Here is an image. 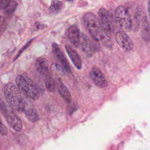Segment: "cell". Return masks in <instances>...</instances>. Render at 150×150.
<instances>
[{
    "instance_id": "603a6c76",
    "label": "cell",
    "mask_w": 150,
    "mask_h": 150,
    "mask_svg": "<svg viewBox=\"0 0 150 150\" xmlns=\"http://www.w3.org/2000/svg\"><path fill=\"white\" fill-rule=\"evenodd\" d=\"M32 40H32H30V41H29V42H28V43H26V45H25V46H23V47L22 48V49H21V50L19 51V52L18 53V55L16 56V57H15V59H14V60H16V59H17V58H18V57L19 56V55H20V54H21L22 53V52H23V50H25L26 48H27V47H28V46L30 45V43H31Z\"/></svg>"
},
{
    "instance_id": "3957f363",
    "label": "cell",
    "mask_w": 150,
    "mask_h": 150,
    "mask_svg": "<svg viewBox=\"0 0 150 150\" xmlns=\"http://www.w3.org/2000/svg\"><path fill=\"white\" fill-rule=\"evenodd\" d=\"M83 21L86 28L95 40L100 41L104 38V32L100 21L94 14L91 12L85 13Z\"/></svg>"
},
{
    "instance_id": "d4e9b609",
    "label": "cell",
    "mask_w": 150,
    "mask_h": 150,
    "mask_svg": "<svg viewBox=\"0 0 150 150\" xmlns=\"http://www.w3.org/2000/svg\"><path fill=\"white\" fill-rule=\"evenodd\" d=\"M67 1H73V0H67Z\"/></svg>"
},
{
    "instance_id": "cb8c5ba5",
    "label": "cell",
    "mask_w": 150,
    "mask_h": 150,
    "mask_svg": "<svg viewBox=\"0 0 150 150\" xmlns=\"http://www.w3.org/2000/svg\"><path fill=\"white\" fill-rule=\"evenodd\" d=\"M5 25V20L4 17L0 15V32H1Z\"/></svg>"
},
{
    "instance_id": "6da1fadb",
    "label": "cell",
    "mask_w": 150,
    "mask_h": 150,
    "mask_svg": "<svg viewBox=\"0 0 150 150\" xmlns=\"http://www.w3.org/2000/svg\"><path fill=\"white\" fill-rule=\"evenodd\" d=\"M5 98L12 109L23 112L27 107L26 102L18 88L13 83H8L4 87Z\"/></svg>"
},
{
    "instance_id": "5b68a950",
    "label": "cell",
    "mask_w": 150,
    "mask_h": 150,
    "mask_svg": "<svg viewBox=\"0 0 150 150\" xmlns=\"http://www.w3.org/2000/svg\"><path fill=\"white\" fill-rule=\"evenodd\" d=\"M115 16L116 21L122 31L128 32L131 30L132 22L128 11L125 7L121 5L118 6L115 9Z\"/></svg>"
},
{
    "instance_id": "8992f818",
    "label": "cell",
    "mask_w": 150,
    "mask_h": 150,
    "mask_svg": "<svg viewBox=\"0 0 150 150\" xmlns=\"http://www.w3.org/2000/svg\"><path fill=\"white\" fill-rule=\"evenodd\" d=\"M98 15L103 32L106 36L110 37L113 30V24L110 15L105 8H101L98 12Z\"/></svg>"
},
{
    "instance_id": "2e32d148",
    "label": "cell",
    "mask_w": 150,
    "mask_h": 150,
    "mask_svg": "<svg viewBox=\"0 0 150 150\" xmlns=\"http://www.w3.org/2000/svg\"><path fill=\"white\" fill-rule=\"evenodd\" d=\"M144 9L142 6H138L137 8L136 12L134 15V28L135 30H137L140 26L141 21L143 19L144 16Z\"/></svg>"
},
{
    "instance_id": "e0dca14e",
    "label": "cell",
    "mask_w": 150,
    "mask_h": 150,
    "mask_svg": "<svg viewBox=\"0 0 150 150\" xmlns=\"http://www.w3.org/2000/svg\"><path fill=\"white\" fill-rule=\"evenodd\" d=\"M142 36L145 41L149 39V24L146 16L145 15L142 21Z\"/></svg>"
},
{
    "instance_id": "9c48e42d",
    "label": "cell",
    "mask_w": 150,
    "mask_h": 150,
    "mask_svg": "<svg viewBox=\"0 0 150 150\" xmlns=\"http://www.w3.org/2000/svg\"><path fill=\"white\" fill-rule=\"evenodd\" d=\"M52 50H53V53H54L56 57L60 62V63L62 64L65 71H66V73L69 75L71 74V70L70 67L69 66V64L66 58L65 57L64 54L60 50L59 46L56 43L53 44Z\"/></svg>"
},
{
    "instance_id": "7a4b0ae2",
    "label": "cell",
    "mask_w": 150,
    "mask_h": 150,
    "mask_svg": "<svg viewBox=\"0 0 150 150\" xmlns=\"http://www.w3.org/2000/svg\"><path fill=\"white\" fill-rule=\"evenodd\" d=\"M17 87L25 96L36 100L39 97V92L34 82L26 74L19 75L16 79Z\"/></svg>"
},
{
    "instance_id": "30bf717a",
    "label": "cell",
    "mask_w": 150,
    "mask_h": 150,
    "mask_svg": "<svg viewBox=\"0 0 150 150\" xmlns=\"http://www.w3.org/2000/svg\"><path fill=\"white\" fill-rule=\"evenodd\" d=\"M67 35L70 43L74 47H78L80 39V33L78 27L76 25L71 26L67 32Z\"/></svg>"
},
{
    "instance_id": "d6986e66",
    "label": "cell",
    "mask_w": 150,
    "mask_h": 150,
    "mask_svg": "<svg viewBox=\"0 0 150 150\" xmlns=\"http://www.w3.org/2000/svg\"><path fill=\"white\" fill-rule=\"evenodd\" d=\"M62 8V2L59 1L53 0L50 6V10L54 13L57 12Z\"/></svg>"
},
{
    "instance_id": "4fadbf2b",
    "label": "cell",
    "mask_w": 150,
    "mask_h": 150,
    "mask_svg": "<svg viewBox=\"0 0 150 150\" xmlns=\"http://www.w3.org/2000/svg\"><path fill=\"white\" fill-rule=\"evenodd\" d=\"M65 49L73 65L76 69H80L82 66V62L77 53L68 45L65 46Z\"/></svg>"
},
{
    "instance_id": "9a60e30c",
    "label": "cell",
    "mask_w": 150,
    "mask_h": 150,
    "mask_svg": "<svg viewBox=\"0 0 150 150\" xmlns=\"http://www.w3.org/2000/svg\"><path fill=\"white\" fill-rule=\"evenodd\" d=\"M23 112L25 113L26 118L32 122H37L39 119V117L37 111L33 107H26Z\"/></svg>"
},
{
    "instance_id": "ac0fdd59",
    "label": "cell",
    "mask_w": 150,
    "mask_h": 150,
    "mask_svg": "<svg viewBox=\"0 0 150 150\" xmlns=\"http://www.w3.org/2000/svg\"><path fill=\"white\" fill-rule=\"evenodd\" d=\"M45 84L47 90L51 93H54L56 90L55 83L50 74L45 76Z\"/></svg>"
},
{
    "instance_id": "7402d4cb",
    "label": "cell",
    "mask_w": 150,
    "mask_h": 150,
    "mask_svg": "<svg viewBox=\"0 0 150 150\" xmlns=\"http://www.w3.org/2000/svg\"><path fill=\"white\" fill-rule=\"evenodd\" d=\"M7 133H8V130L6 129V127L1 121V119L0 117V134L3 135H6Z\"/></svg>"
},
{
    "instance_id": "8fae6325",
    "label": "cell",
    "mask_w": 150,
    "mask_h": 150,
    "mask_svg": "<svg viewBox=\"0 0 150 150\" xmlns=\"http://www.w3.org/2000/svg\"><path fill=\"white\" fill-rule=\"evenodd\" d=\"M82 50L88 56L90 57L93 55L94 52L93 43L88 37L84 35L81 34V37L80 39V44Z\"/></svg>"
},
{
    "instance_id": "277c9868",
    "label": "cell",
    "mask_w": 150,
    "mask_h": 150,
    "mask_svg": "<svg viewBox=\"0 0 150 150\" xmlns=\"http://www.w3.org/2000/svg\"><path fill=\"white\" fill-rule=\"evenodd\" d=\"M0 111L3 114L9 125L17 132L22 129V123L13 111L0 98Z\"/></svg>"
},
{
    "instance_id": "52a82bcc",
    "label": "cell",
    "mask_w": 150,
    "mask_h": 150,
    "mask_svg": "<svg viewBox=\"0 0 150 150\" xmlns=\"http://www.w3.org/2000/svg\"><path fill=\"white\" fill-rule=\"evenodd\" d=\"M115 39L120 47L125 52H129L134 48V44L128 36L122 30H119L115 33Z\"/></svg>"
},
{
    "instance_id": "ba28073f",
    "label": "cell",
    "mask_w": 150,
    "mask_h": 150,
    "mask_svg": "<svg viewBox=\"0 0 150 150\" xmlns=\"http://www.w3.org/2000/svg\"><path fill=\"white\" fill-rule=\"evenodd\" d=\"M90 75L93 81L97 86L100 88H105L107 87V80L103 73L98 67L96 66L93 67L90 71Z\"/></svg>"
},
{
    "instance_id": "44dd1931",
    "label": "cell",
    "mask_w": 150,
    "mask_h": 150,
    "mask_svg": "<svg viewBox=\"0 0 150 150\" xmlns=\"http://www.w3.org/2000/svg\"><path fill=\"white\" fill-rule=\"evenodd\" d=\"M12 0H0V9H6L11 3Z\"/></svg>"
},
{
    "instance_id": "ffe728a7",
    "label": "cell",
    "mask_w": 150,
    "mask_h": 150,
    "mask_svg": "<svg viewBox=\"0 0 150 150\" xmlns=\"http://www.w3.org/2000/svg\"><path fill=\"white\" fill-rule=\"evenodd\" d=\"M51 70L54 72H56L60 74H64L65 70L63 67L57 63H54L51 65Z\"/></svg>"
},
{
    "instance_id": "7c38bea8",
    "label": "cell",
    "mask_w": 150,
    "mask_h": 150,
    "mask_svg": "<svg viewBox=\"0 0 150 150\" xmlns=\"http://www.w3.org/2000/svg\"><path fill=\"white\" fill-rule=\"evenodd\" d=\"M56 86L57 90L61 96V97L64 99V100L69 104L71 101V96L69 90L67 86L63 83L61 79L57 78L56 80Z\"/></svg>"
},
{
    "instance_id": "5bb4252c",
    "label": "cell",
    "mask_w": 150,
    "mask_h": 150,
    "mask_svg": "<svg viewBox=\"0 0 150 150\" xmlns=\"http://www.w3.org/2000/svg\"><path fill=\"white\" fill-rule=\"evenodd\" d=\"M35 68L38 72L44 77L50 74L48 67V62L44 57H40L36 59L35 62Z\"/></svg>"
}]
</instances>
